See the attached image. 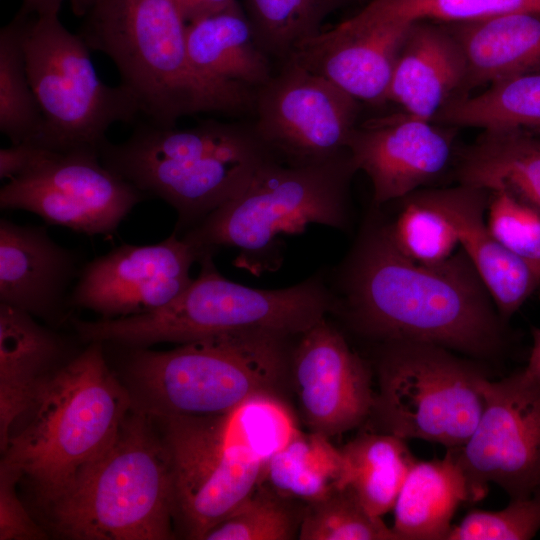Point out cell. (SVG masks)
<instances>
[{"instance_id": "1", "label": "cell", "mask_w": 540, "mask_h": 540, "mask_svg": "<svg viewBox=\"0 0 540 540\" xmlns=\"http://www.w3.org/2000/svg\"><path fill=\"white\" fill-rule=\"evenodd\" d=\"M339 288L334 312L384 343H429L476 357L503 344L504 321L461 248L438 264L416 262L376 218L364 225L343 264Z\"/></svg>"}, {"instance_id": "2", "label": "cell", "mask_w": 540, "mask_h": 540, "mask_svg": "<svg viewBox=\"0 0 540 540\" xmlns=\"http://www.w3.org/2000/svg\"><path fill=\"white\" fill-rule=\"evenodd\" d=\"M84 17L80 36L113 61L148 122L170 127L184 116L254 109L255 90L195 67L186 22L171 0H96Z\"/></svg>"}, {"instance_id": "3", "label": "cell", "mask_w": 540, "mask_h": 540, "mask_svg": "<svg viewBox=\"0 0 540 540\" xmlns=\"http://www.w3.org/2000/svg\"><path fill=\"white\" fill-rule=\"evenodd\" d=\"M291 338L243 329L166 351L116 346L134 408L151 417L214 416L255 396L280 397L291 381Z\"/></svg>"}, {"instance_id": "4", "label": "cell", "mask_w": 540, "mask_h": 540, "mask_svg": "<svg viewBox=\"0 0 540 540\" xmlns=\"http://www.w3.org/2000/svg\"><path fill=\"white\" fill-rule=\"evenodd\" d=\"M132 405L103 343H86L43 384L1 461L29 481L42 505L109 447Z\"/></svg>"}, {"instance_id": "5", "label": "cell", "mask_w": 540, "mask_h": 540, "mask_svg": "<svg viewBox=\"0 0 540 540\" xmlns=\"http://www.w3.org/2000/svg\"><path fill=\"white\" fill-rule=\"evenodd\" d=\"M102 163L178 215V234L235 197L268 162L277 158L253 126L205 120L177 129L138 124L121 143L105 140Z\"/></svg>"}, {"instance_id": "6", "label": "cell", "mask_w": 540, "mask_h": 540, "mask_svg": "<svg viewBox=\"0 0 540 540\" xmlns=\"http://www.w3.org/2000/svg\"><path fill=\"white\" fill-rule=\"evenodd\" d=\"M42 507L67 539L173 538L172 465L153 418L132 406L109 447Z\"/></svg>"}, {"instance_id": "7", "label": "cell", "mask_w": 540, "mask_h": 540, "mask_svg": "<svg viewBox=\"0 0 540 540\" xmlns=\"http://www.w3.org/2000/svg\"><path fill=\"white\" fill-rule=\"evenodd\" d=\"M200 273L166 305L138 315L86 321L73 318L79 338L125 347L183 344L234 330L260 329L298 336L327 313L335 296L320 277L282 289H255L225 278L213 255L202 256Z\"/></svg>"}, {"instance_id": "8", "label": "cell", "mask_w": 540, "mask_h": 540, "mask_svg": "<svg viewBox=\"0 0 540 540\" xmlns=\"http://www.w3.org/2000/svg\"><path fill=\"white\" fill-rule=\"evenodd\" d=\"M355 172L349 150L307 163L275 158L241 192L182 237L199 259L221 247H235L240 249L238 266H255L256 259L277 246L281 235L300 233L309 224L345 229L349 183Z\"/></svg>"}, {"instance_id": "9", "label": "cell", "mask_w": 540, "mask_h": 540, "mask_svg": "<svg viewBox=\"0 0 540 540\" xmlns=\"http://www.w3.org/2000/svg\"><path fill=\"white\" fill-rule=\"evenodd\" d=\"M28 78L42 114L36 144L54 151H99L108 129L130 123L138 106L122 86L97 75L90 48L59 14H16Z\"/></svg>"}, {"instance_id": "10", "label": "cell", "mask_w": 540, "mask_h": 540, "mask_svg": "<svg viewBox=\"0 0 540 540\" xmlns=\"http://www.w3.org/2000/svg\"><path fill=\"white\" fill-rule=\"evenodd\" d=\"M379 391L370 415L384 433L404 440L462 447L484 408V376L449 349L422 342H385Z\"/></svg>"}, {"instance_id": "11", "label": "cell", "mask_w": 540, "mask_h": 540, "mask_svg": "<svg viewBox=\"0 0 540 540\" xmlns=\"http://www.w3.org/2000/svg\"><path fill=\"white\" fill-rule=\"evenodd\" d=\"M144 198L102 163L99 151L46 149L1 187L0 208L29 211L49 225L87 236L109 235Z\"/></svg>"}, {"instance_id": "12", "label": "cell", "mask_w": 540, "mask_h": 540, "mask_svg": "<svg viewBox=\"0 0 540 540\" xmlns=\"http://www.w3.org/2000/svg\"><path fill=\"white\" fill-rule=\"evenodd\" d=\"M222 415L152 417L171 460L176 520L189 539L203 540L231 514L266 465L225 442Z\"/></svg>"}, {"instance_id": "13", "label": "cell", "mask_w": 540, "mask_h": 540, "mask_svg": "<svg viewBox=\"0 0 540 540\" xmlns=\"http://www.w3.org/2000/svg\"><path fill=\"white\" fill-rule=\"evenodd\" d=\"M484 408L460 448H453L471 494L482 499L489 483L511 499L530 496L540 485V382L521 369L499 381L481 382Z\"/></svg>"}, {"instance_id": "14", "label": "cell", "mask_w": 540, "mask_h": 540, "mask_svg": "<svg viewBox=\"0 0 540 540\" xmlns=\"http://www.w3.org/2000/svg\"><path fill=\"white\" fill-rule=\"evenodd\" d=\"M255 130L289 163L334 157L346 150L361 102L294 59L255 91Z\"/></svg>"}, {"instance_id": "15", "label": "cell", "mask_w": 540, "mask_h": 540, "mask_svg": "<svg viewBox=\"0 0 540 540\" xmlns=\"http://www.w3.org/2000/svg\"><path fill=\"white\" fill-rule=\"evenodd\" d=\"M198 259L195 248L176 231L154 244L123 243L84 263L68 304L102 319L156 310L190 285V270Z\"/></svg>"}, {"instance_id": "16", "label": "cell", "mask_w": 540, "mask_h": 540, "mask_svg": "<svg viewBox=\"0 0 540 540\" xmlns=\"http://www.w3.org/2000/svg\"><path fill=\"white\" fill-rule=\"evenodd\" d=\"M290 377L310 432L330 438L371 414L375 394L369 369L326 317L298 336Z\"/></svg>"}, {"instance_id": "17", "label": "cell", "mask_w": 540, "mask_h": 540, "mask_svg": "<svg viewBox=\"0 0 540 540\" xmlns=\"http://www.w3.org/2000/svg\"><path fill=\"white\" fill-rule=\"evenodd\" d=\"M456 129L404 111L358 123L347 149L371 181L375 206L439 178L455 158Z\"/></svg>"}, {"instance_id": "18", "label": "cell", "mask_w": 540, "mask_h": 540, "mask_svg": "<svg viewBox=\"0 0 540 540\" xmlns=\"http://www.w3.org/2000/svg\"><path fill=\"white\" fill-rule=\"evenodd\" d=\"M85 262L43 226L0 220V303L57 328L70 321L69 295Z\"/></svg>"}, {"instance_id": "19", "label": "cell", "mask_w": 540, "mask_h": 540, "mask_svg": "<svg viewBox=\"0 0 540 540\" xmlns=\"http://www.w3.org/2000/svg\"><path fill=\"white\" fill-rule=\"evenodd\" d=\"M410 23L353 15L305 42L290 59L330 79L360 102L381 104L387 101Z\"/></svg>"}, {"instance_id": "20", "label": "cell", "mask_w": 540, "mask_h": 540, "mask_svg": "<svg viewBox=\"0 0 540 540\" xmlns=\"http://www.w3.org/2000/svg\"><path fill=\"white\" fill-rule=\"evenodd\" d=\"M418 192L453 225L461 245L505 322L540 287V279L490 232L486 222L488 190L458 183Z\"/></svg>"}, {"instance_id": "21", "label": "cell", "mask_w": 540, "mask_h": 540, "mask_svg": "<svg viewBox=\"0 0 540 540\" xmlns=\"http://www.w3.org/2000/svg\"><path fill=\"white\" fill-rule=\"evenodd\" d=\"M82 350V349H81ZM81 350L31 314L0 303V447L43 384Z\"/></svg>"}, {"instance_id": "22", "label": "cell", "mask_w": 540, "mask_h": 540, "mask_svg": "<svg viewBox=\"0 0 540 540\" xmlns=\"http://www.w3.org/2000/svg\"><path fill=\"white\" fill-rule=\"evenodd\" d=\"M467 71L463 48L444 23H410L398 55L387 101L431 120L462 89Z\"/></svg>"}, {"instance_id": "23", "label": "cell", "mask_w": 540, "mask_h": 540, "mask_svg": "<svg viewBox=\"0 0 540 540\" xmlns=\"http://www.w3.org/2000/svg\"><path fill=\"white\" fill-rule=\"evenodd\" d=\"M446 25L461 44L467 63L457 97L501 79L540 72V12Z\"/></svg>"}, {"instance_id": "24", "label": "cell", "mask_w": 540, "mask_h": 540, "mask_svg": "<svg viewBox=\"0 0 540 540\" xmlns=\"http://www.w3.org/2000/svg\"><path fill=\"white\" fill-rule=\"evenodd\" d=\"M186 45L195 67L217 81L257 90L272 76L246 12L236 0L186 23Z\"/></svg>"}, {"instance_id": "25", "label": "cell", "mask_w": 540, "mask_h": 540, "mask_svg": "<svg viewBox=\"0 0 540 540\" xmlns=\"http://www.w3.org/2000/svg\"><path fill=\"white\" fill-rule=\"evenodd\" d=\"M462 502L471 494L452 449L440 460H417L393 507L392 530L398 540H446Z\"/></svg>"}, {"instance_id": "26", "label": "cell", "mask_w": 540, "mask_h": 540, "mask_svg": "<svg viewBox=\"0 0 540 540\" xmlns=\"http://www.w3.org/2000/svg\"><path fill=\"white\" fill-rule=\"evenodd\" d=\"M454 173L460 184L507 189L540 211V136L482 131L456 154Z\"/></svg>"}, {"instance_id": "27", "label": "cell", "mask_w": 540, "mask_h": 540, "mask_svg": "<svg viewBox=\"0 0 540 540\" xmlns=\"http://www.w3.org/2000/svg\"><path fill=\"white\" fill-rule=\"evenodd\" d=\"M432 121L540 136V72L501 79L479 94L455 97Z\"/></svg>"}, {"instance_id": "28", "label": "cell", "mask_w": 540, "mask_h": 540, "mask_svg": "<svg viewBox=\"0 0 540 540\" xmlns=\"http://www.w3.org/2000/svg\"><path fill=\"white\" fill-rule=\"evenodd\" d=\"M340 489L349 488L373 515L393 509L398 494L417 461L405 440L389 433L362 434L341 449Z\"/></svg>"}, {"instance_id": "29", "label": "cell", "mask_w": 540, "mask_h": 540, "mask_svg": "<svg viewBox=\"0 0 540 540\" xmlns=\"http://www.w3.org/2000/svg\"><path fill=\"white\" fill-rule=\"evenodd\" d=\"M342 472L341 450L328 437L299 431L268 460L260 483L308 504L340 489Z\"/></svg>"}, {"instance_id": "30", "label": "cell", "mask_w": 540, "mask_h": 540, "mask_svg": "<svg viewBox=\"0 0 540 540\" xmlns=\"http://www.w3.org/2000/svg\"><path fill=\"white\" fill-rule=\"evenodd\" d=\"M355 0H245L255 40L270 58L283 63L318 36L324 21Z\"/></svg>"}, {"instance_id": "31", "label": "cell", "mask_w": 540, "mask_h": 540, "mask_svg": "<svg viewBox=\"0 0 540 540\" xmlns=\"http://www.w3.org/2000/svg\"><path fill=\"white\" fill-rule=\"evenodd\" d=\"M41 128L42 114L28 78L15 16L0 30V131L13 144L35 143Z\"/></svg>"}, {"instance_id": "32", "label": "cell", "mask_w": 540, "mask_h": 540, "mask_svg": "<svg viewBox=\"0 0 540 540\" xmlns=\"http://www.w3.org/2000/svg\"><path fill=\"white\" fill-rule=\"evenodd\" d=\"M221 419L225 442L264 464L299 432L291 412L277 396L252 397Z\"/></svg>"}, {"instance_id": "33", "label": "cell", "mask_w": 540, "mask_h": 540, "mask_svg": "<svg viewBox=\"0 0 540 540\" xmlns=\"http://www.w3.org/2000/svg\"><path fill=\"white\" fill-rule=\"evenodd\" d=\"M301 501L284 497L259 483L253 492L203 540H290L300 530Z\"/></svg>"}, {"instance_id": "34", "label": "cell", "mask_w": 540, "mask_h": 540, "mask_svg": "<svg viewBox=\"0 0 540 540\" xmlns=\"http://www.w3.org/2000/svg\"><path fill=\"white\" fill-rule=\"evenodd\" d=\"M524 12H540V0H371L356 15L367 20L452 24Z\"/></svg>"}, {"instance_id": "35", "label": "cell", "mask_w": 540, "mask_h": 540, "mask_svg": "<svg viewBox=\"0 0 540 540\" xmlns=\"http://www.w3.org/2000/svg\"><path fill=\"white\" fill-rule=\"evenodd\" d=\"M403 200L396 220L387 223L397 248L423 264H438L449 259L460 244L448 218L418 190Z\"/></svg>"}, {"instance_id": "36", "label": "cell", "mask_w": 540, "mask_h": 540, "mask_svg": "<svg viewBox=\"0 0 540 540\" xmlns=\"http://www.w3.org/2000/svg\"><path fill=\"white\" fill-rule=\"evenodd\" d=\"M301 540H398L349 488L308 503L298 533Z\"/></svg>"}, {"instance_id": "37", "label": "cell", "mask_w": 540, "mask_h": 540, "mask_svg": "<svg viewBox=\"0 0 540 540\" xmlns=\"http://www.w3.org/2000/svg\"><path fill=\"white\" fill-rule=\"evenodd\" d=\"M492 235L540 279V211L511 191H490L486 211Z\"/></svg>"}, {"instance_id": "38", "label": "cell", "mask_w": 540, "mask_h": 540, "mask_svg": "<svg viewBox=\"0 0 540 540\" xmlns=\"http://www.w3.org/2000/svg\"><path fill=\"white\" fill-rule=\"evenodd\" d=\"M540 530V485L528 497L498 511L472 510L446 540H528Z\"/></svg>"}, {"instance_id": "39", "label": "cell", "mask_w": 540, "mask_h": 540, "mask_svg": "<svg viewBox=\"0 0 540 540\" xmlns=\"http://www.w3.org/2000/svg\"><path fill=\"white\" fill-rule=\"evenodd\" d=\"M21 473L0 464V540H39L47 538L45 528L30 515L17 494Z\"/></svg>"}, {"instance_id": "40", "label": "cell", "mask_w": 540, "mask_h": 540, "mask_svg": "<svg viewBox=\"0 0 540 540\" xmlns=\"http://www.w3.org/2000/svg\"><path fill=\"white\" fill-rule=\"evenodd\" d=\"M47 148L33 142H21L0 149V178L13 179L30 168Z\"/></svg>"}, {"instance_id": "41", "label": "cell", "mask_w": 540, "mask_h": 540, "mask_svg": "<svg viewBox=\"0 0 540 540\" xmlns=\"http://www.w3.org/2000/svg\"><path fill=\"white\" fill-rule=\"evenodd\" d=\"M66 0H23L19 13L23 15L59 14ZM73 13L84 17L96 0H68Z\"/></svg>"}, {"instance_id": "42", "label": "cell", "mask_w": 540, "mask_h": 540, "mask_svg": "<svg viewBox=\"0 0 540 540\" xmlns=\"http://www.w3.org/2000/svg\"><path fill=\"white\" fill-rule=\"evenodd\" d=\"M186 23L217 12L236 0H171Z\"/></svg>"}, {"instance_id": "43", "label": "cell", "mask_w": 540, "mask_h": 540, "mask_svg": "<svg viewBox=\"0 0 540 540\" xmlns=\"http://www.w3.org/2000/svg\"><path fill=\"white\" fill-rule=\"evenodd\" d=\"M531 332L533 345L525 369L532 377L540 382V329L532 328Z\"/></svg>"}]
</instances>
